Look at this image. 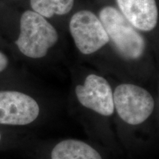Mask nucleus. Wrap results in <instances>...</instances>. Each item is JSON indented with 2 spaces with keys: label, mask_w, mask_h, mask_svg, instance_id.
I'll return each mask as SVG.
<instances>
[{
  "label": "nucleus",
  "mask_w": 159,
  "mask_h": 159,
  "mask_svg": "<svg viewBox=\"0 0 159 159\" xmlns=\"http://www.w3.org/2000/svg\"><path fill=\"white\" fill-rule=\"evenodd\" d=\"M77 99L85 108L102 115L111 116L114 111L112 89L104 77L89 75L84 84L75 89Z\"/></svg>",
  "instance_id": "423d86ee"
},
{
  "label": "nucleus",
  "mask_w": 159,
  "mask_h": 159,
  "mask_svg": "<svg viewBox=\"0 0 159 159\" xmlns=\"http://www.w3.org/2000/svg\"><path fill=\"white\" fill-rule=\"evenodd\" d=\"M52 159H102L96 150L81 141L64 140L53 148Z\"/></svg>",
  "instance_id": "6e6552de"
},
{
  "label": "nucleus",
  "mask_w": 159,
  "mask_h": 159,
  "mask_svg": "<svg viewBox=\"0 0 159 159\" xmlns=\"http://www.w3.org/2000/svg\"><path fill=\"white\" fill-rule=\"evenodd\" d=\"M121 13L135 28L152 30L156 27L158 11L156 0H116Z\"/></svg>",
  "instance_id": "0eeeda50"
},
{
  "label": "nucleus",
  "mask_w": 159,
  "mask_h": 159,
  "mask_svg": "<svg viewBox=\"0 0 159 159\" xmlns=\"http://www.w3.org/2000/svg\"><path fill=\"white\" fill-rule=\"evenodd\" d=\"M9 65V60L3 52L0 50V73L5 71Z\"/></svg>",
  "instance_id": "9d476101"
},
{
  "label": "nucleus",
  "mask_w": 159,
  "mask_h": 159,
  "mask_svg": "<svg viewBox=\"0 0 159 159\" xmlns=\"http://www.w3.org/2000/svg\"><path fill=\"white\" fill-rule=\"evenodd\" d=\"M74 2L75 0H30L32 11L44 18L66 14L72 9Z\"/></svg>",
  "instance_id": "1a4fd4ad"
},
{
  "label": "nucleus",
  "mask_w": 159,
  "mask_h": 159,
  "mask_svg": "<svg viewBox=\"0 0 159 159\" xmlns=\"http://www.w3.org/2000/svg\"><path fill=\"white\" fill-rule=\"evenodd\" d=\"M99 20L111 40L122 57L139 59L144 54L145 41L142 35L125 19L120 11L111 6L99 12Z\"/></svg>",
  "instance_id": "f03ea898"
},
{
  "label": "nucleus",
  "mask_w": 159,
  "mask_h": 159,
  "mask_svg": "<svg viewBox=\"0 0 159 159\" xmlns=\"http://www.w3.org/2000/svg\"><path fill=\"white\" fill-rule=\"evenodd\" d=\"M0 141H1V134H0Z\"/></svg>",
  "instance_id": "9b49d317"
},
{
  "label": "nucleus",
  "mask_w": 159,
  "mask_h": 159,
  "mask_svg": "<svg viewBox=\"0 0 159 159\" xmlns=\"http://www.w3.org/2000/svg\"><path fill=\"white\" fill-rule=\"evenodd\" d=\"M69 30L77 48L84 55L96 52L110 41L99 17L89 11L75 13L69 21Z\"/></svg>",
  "instance_id": "20e7f679"
},
{
  "label": "nucleus",
  "mask_w": 159,
  "mask_h": 159,
  "mask_svg": "<svg viewBox=\"0 0 159 159\" xmlns=\"http://www.w3.org/2000/svg\"><path fill=\"white\" fill-rule=\"evenodd\" d=\"M36 101L29 95L16 91H0V124L25 125L39 114Z\"/></svg>",
  "instance_id": "39448f33"
},
{
  "label": "nucleus",
  "mask_w": 159,
  "mask_h": 159,
  "mask_svg": "<svg viewBox=\"0 0 159 159\" xmlns=\"http://www.w3.org/2000/svg\"><path fill=\"white\" fill-rule=\"evenodd\" d=\"M58 40L56 30L35 11L27 10L19 19V32L15 44L21 54L30 58L44 57Z\"/></svg>",
  "instance_id": "f257e3e1"
},
{
  "label": "nucleus",
  "mask_w": 159,
  "mask_h": 159,
  "mask_svg": "<svg viewBox=\"0 0 159 159\" xmlns=\"http://www.w3.org/2000/svg\"><path fill=\"white\" fill-rule=\"evenodd\" d=\"M113 96L117 114L128 124H141L153 111L155 101L152 95L138 85L125 83L119 85Z\"/></svg>",
  "instance_id": "7ed1b4c3"
}]
</instances>
